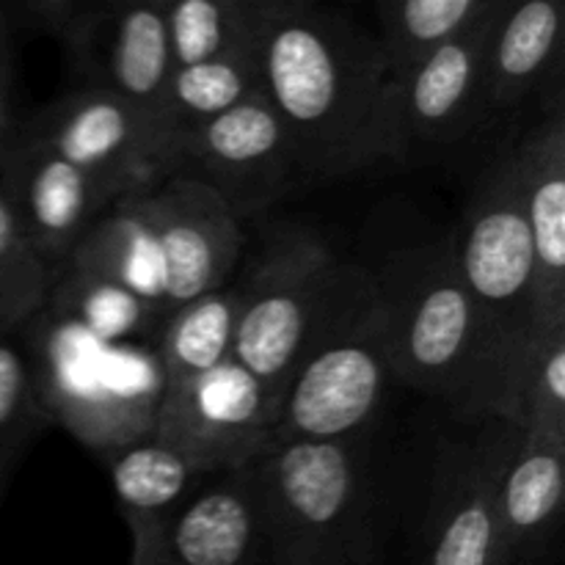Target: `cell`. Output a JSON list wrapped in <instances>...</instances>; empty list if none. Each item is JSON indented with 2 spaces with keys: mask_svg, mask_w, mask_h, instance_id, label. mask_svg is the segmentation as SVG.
I'll return each mask as SVG.
<instances>
[{
  "mask_svg": "<svg viewBox=\"0 0 565 565\" xmlns=\"http://www.w3.org/2000/svg\"><path fill=\"white\" fill-rule=\"evenodd\" d=\"M373 281L384 309L395 384L439 397L452 408L491 342L511 329H491L458 274L450 241L390 254L373 270Z\"/></svg>",
  "mask_w": 565,
  "mask_h": 565,
  "instance_id": "cell-5",
  "label": "cell"
},
{
  "mask_svg": "<svg viewBox=\"0 0 565 565\" xmlns=\"http://www.w3.org/2000/svg\"><path fill=\"white\" fill-rule=\"evenodd\" d=\"M450 246L458 274L491 329H519L533 320V241L522 207L516 136L478 174Z\"/></svg>",
  "mask_w": 565,
  "mask_h": 565,
  "instance_id": "cell-7",
  "label": "cell"
},
{
  "mask_svg": "<svg viewBox=\"0 0 565 565\" xmlns=\"http://www.w3.org/2000/svg\"><path fill=\"white\" fill-rule=\"evenodd\" d=\"M276 0H166L174 70L248 53L263 44Z\"/></svg>",
  "mask_w": 565,
  "mask_h": 565,
  "instance_id": "cell-22",
  "label": "cell"
},
{
  "mask_svg": "<svg viewBox=\"0 0 565 565\" xmlns=\"http://www.w3.org/2000/svg\"><path fill=\"white\" fill-rule=\"evenodd\" d=\"M50 270L33 252L0 188V331L17 334L47 303Z\"/></svg>",
  "mask_w": 565,
  "mask_h": 565,
  "instance_id": "cell-28",
  "label": "cell"
},
{
  "mask_svg": "<svg viewBox=\"0 0 565 565\" xmlns=\"http://www.w3.org/2000/svg\"><path fill=\"white\" fill-rule=\"evenodd\" d=\"M55 39L83 77V88H97L132 105L166 132V92L174 72L166 36V0H75Z\"/></svg>",
  "mask_w": 565,
  "mask_h": 565,
  "instance_id": "cell-9",
  "label": "cell"
},
{
  "mask_svg": "<svg viewBox=\"0 0 565 565\" xmlns=\"http://www.w3.org/2000/svg\"><path fill=\"white\" fill-rule=\"evenodd\" d=\"M516 430L483 423L475 439H441L419 565H502L497 483Z\"/></svg>",
  "mask_w": 565,
  "mask_h": 565,
  "instance_id": "cell-12",
  "label": "cell"
},
{
  "mask_svg": "<svg viewBox=\"0 0 565 565\" xmlns=\"http://www.w3.org/2000/svg\"><path fill=\"white\" fill-rule=\"evenodd\" d=\"M359 441H290L252 463L259 565H379Z\"/></svg>",
  "mask_w": 565,
  "mask_h": 565,
  "instance_id": "cell-4",
  "label": "cell"
},
{
  "mask_svg": "<svg viewBox=\"0 0 565 565\" xmlns=\"http://www.w3.org/2000/svg\"><path fill=\"white\" fill-rule=\"evenodd\" d=\"M44 307L75 320L92 334L114 342H152L154 345L169 318V312L143 301L121 285L75 268H64L53 276Z\"/></svg>",
  "mask_w": 565,
  "mask_h": 565,
  "instance_id": "cell-26",
  "label": "cell"
},
{
  "mask_svg": "<svg viewBox=\"0 0 565 565\" xmlns=\"http://www.w3.org/2000/svg\"><path fill=\"white\" fill-rule=\"evenodd\" d=\"M522 207L533 241V320L565 318V105L552 94L546 116L516 136Z\"/></svg>",
  "mask_w": 565,
  "mask_h": 565,
  "instance_id": "cell-16",
  "label": "cell"
},
{
  "mask_svg": "<svg viewBox=\"0 0 565 565\" xmlns=\"http://www.w3.org/2000/svg\"><path fill=\"white\" fill-rule=\"evenodd\" d=\"M565 439L519 434L500 469L502 565H541L563 522Z\"/></svg>",
  "mask_w": 565,
  "mask_h": 565,
  "instance_id": "cell-19",
  "label": "cell"
},
{
  "mask_svg": "<svg viewBox=\"0 0 565 565\" xmlns=\"http://www.w3.org/2000/svg\"><path fill=\"white\" fill-rule=\"evenodd\" d=\"M171 171L207 185L241 224L257 221L301 182L290 138L265 94L191 132Z\"/></svg>",
  "mask_w": 565,
  "mask_h": 565,
  "instance_id": "cell-10",
  "label": "cell"
},
{
  "mask_svg": "<svg viewBox=\"0 0 565 565\" xmlns=\"http://www.w3.org/2000/svg\"><path fill=\"white\" fill-rule=\"evenodd\" d=\"M563 0H502L491 20L480 72V132L516 119L550 75L561 77Z\"/></svg>",
  "mask_w": 565,
  "mask_h": 565,
  "instance_id": "cell-15",
  "label": "cell"
},
{
  "mask_svg": "<svg viewBox=\"0 0 565 565\" xmlns=\"http://www.w3.org/2000/svg\"><path fill=\"white\" fill-rule=\"evenodd\" d=\"M11 136L39 143L127 191L152 185L171 169L163 127L97 88H77L28 119H17Z\"/></svg>",
  "mask_w": 565,
  "mask_h": 565,
  "instance_id": "cell-11",
  "label": "cell"
},
{
  "mask_svg": "<svg viewBox=\"0 0 565 565\" xmlns=\"http://www.w3.org/2000/svg\"><path fill=\"white\" fill-rule=\"evenodd\" d=\"M103 461L114 478L121 519L130 527V565H143L204 475L193 472L177 452L154 439L108 452Z\"/></svg>",
  "mask_w": 565,
  "mask_h": 565,
  "instance_id": "cell-20",
  "label": "cell"
},
{
  "mask_svg": "<svg viewBox=\"0 0 565 565\" xmlns=\"http://www.w3.org/2000/svg\"><path fill=\"white\" fill-rule=\"evenodd\" d=\"M138 196L158 241L169 312L230 285L246 237L241 221L207 185L171 171L138 188Z\"/></svg>",
  "mask_w": 565,
  "mask_h": 565,
  "instance_id": "cell-14",
  "label": "cell"
},
{
  "mask_svg": "<svg viewBox=\"0 0 565 565\" xmlns=\"http://www.w3.org/2000/svg\"><path fill=\"white\" fill-rule=\"evenodd\" d=\"M31 384L50 425L94 456L152 439L166 373L152 342H114L42 307L20 331Z\"/></svg>",
  "mask_w": 565,
  "mask_h": 565,
  "instance_id": "cell-3",
  "label": "cell"
},
{
  "mask_svg": "<svg viewBox=\"0 0 565 565\" xmlns=\"http://www.w3.org/2000/svg\"><path fill=\"white\" fill-rule=\"evenodd\" d=\"M14 125H17V116H14V108H11L9 94L0 92V141L9 136L11 127H14Z\"/></svg>",
  "mask_w": 565,
  "mask_h": 565,
  "instance_id": "cell-30",
  "label": "cell"
},
{
  "mask_svg": "<svg viewBox=\"0 0 565 565\" xmlns=\"http://www.w3.org/2000/svg\"><path fill=\"white\" fill-rule=\"evenodd\" d=\"M259 94H263L259 47L171 72L169 92H166V132H169L171 160L177 147L191 132Z\"/></svg>",
  "mask_w": 565,
  "mask_h": 565,
  "instance_id": "cell-25",
  "label": "cell"
},
{
  "mask_svg": "<svg viewBox=\"0 0 565 565\" xmlns=\"http://www.w3.org/2000/svg\"><path fill=\"white\" fill-rule=\"evenodd\" d=\"M152 439L199 475L252 467L276 447L274 403L235 359L166 390Z\"/></svg>",
  "mask_w": 565,
  "mask_h": 565,
  "instance_id": "cell-8",
  "label": "cell"
},
{
  "mask_svg": "<svg viewBox=\"0 0 565 565\" xmlns=\"http://www.w3.org/2000/svg\"><path fill=\"white\" fill-rule=\"evenodd\" d=\"M0 188L50 276L66 268L88 226L116 199L130 193L119 182L81 169L39 143L20 141L11 132L0 141Z\"/></svg>",
  "mask_w": 565,
  "mask_h": 565,
  "instance_id": "cell-13",
  "label": "cell"
},
{
  "mask_svg": "<svg viewBox=\"0 0 565 565\" xmlns=\"http://www.w3.org/2000/svg\"><path fill=\"white\" fill-rule=\"evenodd\" d=\"M237 329V287L235 279L226 287L169 312L154 351L166 373V390L188 384L199 375L232 359Z\"/></svg>",
  "mask_w": 565,
  "mask_h": 565,
  "instance_id": "cell-24",
  "label": "cell"
},
{
  "mask_svg": "<svg viewBox=\"0 0 565 565\" xmlns=\"http://www.w3.org/2000/svg\"><path fill=\"white\" fill-rule=\"evenodd\" d=\"M66 268L103 276L169 312L158 241L136 191L116 199L72 252Z\"/></svg>",
  "mask_w": 565,
  "mask_h": 565,
  "instance_id": "cell-21",
  "label": "cell"
},
{
  "mask_svg": "<svg viewBox=\"0 0 565 565\" xmlns=\"http://www.w3.org/2000/svg\"><path fill=\"white\" fill-rule=\"evenodd\" d=\"M500 0H401L381 3L379 47L395 83L425 58L483 25Z\"/></svg>",
  "mask_w": 565,
  "mask_h": 565,
  "instance_id": "cell-23",
  "label": "cell"
},
{
  "mask_svg": "<svg viewBox=\"0 0 565 565\" xmlns=\"http://www.w3.org/2000/svg\"><path fill=\"white\" fill-rule=\"evenodd\" d=\"M143 565H259L254 469L199 483Z\"/></svg>",
  "mask_w": 565,
  "mask_h": 565,
  "instance_id": "cell-18",
  "label": "cell"
},
{
  "mask_svg": "<svg viewBox=\"0 0 565 565\" xmlns=\"http://www.w3.org/2000/svg\"><path fill=\"white\" fill-rule=\"evenodd\" d=\"M259 81L301 180L401 163V88L375 33L351 17L312 0H276L259 44Z\"/></svg>",
  "mask_w": 565,
  "mask_h": 565,
  "instance_id": "cell-1",
  "label": "cell"
},
{
  "mask_svg": "<svg viewBox=\"0 0 565 565\" xmlns=\"http://www.w3.org/2000/svg\"><path fill=\"white\" fill-rule=\"evenodd\" d=\"M370 285L373 270L337 257L312 226L296 221L265 226L257 252L235 276L232 359L265 386L274 403V423L292 373Z\"/></svg>",
  "mask_w": 565,
  "mask_h": 565,
  "instance_id": "cell-2",
  "label": "cell"
},
{
  "mask_svg": "<svg viewBox=\"0 0 565 565\" xmlns=\"http://www.w3.org/2000/svg\"><path fill=\"white\" fill-rule=\"evenodd\" d=\"M494 14L472 33L425 58L397 83L401 163H412L414 154L452 147L480 132V72Z\"/></svg>",
  "mask_w": 565,
  "mask_h": 565,
  "instance_id": "cell-17",
  "label": "cell"
},
{
  "mask_svg": "<svg viewBox=\"0 0 565 565\" xmlns=\"http://www.w3.org/2000/svg\"><path fill=\"white\" fill-rule=\"evenodd\" d=\"M47 425L33 392L20 337L0 331V502L9 489L11 472Z\"/></svg>",
  "mask_w": 565,
  "mask_h": 565,
  "instance_id": "cell-27",
  "label": "cell"
},
{
  "mask_svg": "<svg viewBox=\"0 0 565 565\" xmlns=\"http://www.w3.org/2000/svg\"><path fill=\"white\" fill-rule=\"evenodd\" d=\"M11 77H14V64H11V36L3 6H0V92H11Z\"/></svg>",
  "mask_w": 565,
  "mask_h": 565,
  "instance_id": "cell-29",
  "label": "cell"
},
{
  "mask_svg": "<svg viewBox=\"0 0 565 565\" xmlns=\"http://www.w3.org/2000/svg\"><path fill=\"white\" fill-rule=\"evenodd\" d=\"M395 386L375 281L292 373L276 408V445L362 439Z\"/></svg>",
  "mask_w": 565,
  "mask_h": 565,
  "instance_id": "cell-6",
  "label": "cell"
}]
</instances>
